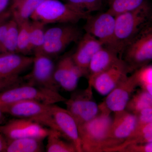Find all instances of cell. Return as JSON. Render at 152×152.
I'll return each instance as SVG.
<instances>
[{"label": "cell", "instance_id": "cell-1", "mask_svg": "<svg viewBox=\"0 0 152 152\" xmlns=\"http://www.w3.org/2000/svg\"><path fill=\"white\" fill-rule=\"evenodd\" d=\"M99 108V114L94 118L78 126L83 152H110L114 148L110 138L111 112L101 103Z\"/></svg>", "mask_w": 152, "mask_h": 152}, {"label": "cell", "instance_id": "cell-2", "mask_svg": "<svg viewBox=\"0 0 152 152\" xmlns=\"http://www.w3.org/2000/svg\"><path fill=\"white\" fill-rule=\"evenodd\" d=\"M148 5L115 16L113 39L109 47L121 54L125 48L147 24L151 18Z\"/></svg>", "mask_w": 152, "mask_h": 152}, {"label": "cell", "instance_id": "cell-3", "mask_svg": "<svg viewBox=\"0 0 152 152\" xmlns=\"http://www.w3.org/2000/svg\"><path fill=\"white\" fill-rule=\"evenodd\" d=\"M91 14L72 7L61 0H45L31 17L45 25L53 23L75 24L86 20Z\"/></svg>", "mask_w": 152, "mask_h": 152}, {"label": "cell", "instance_id": "cell-4", "mask_svg": "<svg viewBox=\"0 0 152 152\" xmlns=\"http://www.w3.org/2000/svg\"><path fill=\"white\" fill-rule=\"evenodd\" d=\"M66 100L58 91L23 83L0 92V108L21 101H35L55 104Z\"/></svg>", "mask_w": 152, "mask_h": 152}, {"label": "cell", "instance_id": "cell-5", "mask_svg": "<svg viewBox=\"0 0 152 152\" xmlns=\"http://www.w3.org/2000/svg\"><path fill=\"white\" fill-rule=\"evenodd\" d=\"M124 58L131 73L152 61V25H146L125 48Z\"/></svg>", "mask_w": 152, "mask_h": 152}, {"label": "cell", "instance_id": "cell-6", "mask_svg": "<svg viewBox=\"0 0 152 152\" xmlns=\"http://www.w3.org/2000/svg\"><path fill=\"white\" fill-rule=\"evenodd\" d=\"M52 105L35 101H21L0 108L4 114L35 121L51 129L56 130L52 115Z\"/></svg>", "mask_w": 152, "mask_h": 152}, {"label": "cell", "instance_id": "cell-7", "mask_svg": "<svg viewBox=\"0 0 152 152\" xmlns=\"http://www.w3.org/2000/svg\"><path fill=\"white\" fill-rule=\"evenodd\" d=\"M93 87L75 91L65 103L66 110L73 116L78 126L94 118L99 112V104L93 98Z\"/></svg>", "mask_w": 152, "mask_h": 152}, {"label": "cell", "instance_id": "cell-8", "mask_svg": "<svg viewBox=\"0 0 152 152\" xmlns=\"http://www.w3.org/2000/svg\"><path fill=\"white\" fill-rule=\"evenodd\" d=\"M32 70L23 78L26 83L58 91L60 88L55 81V66L51 57L40 52L35 51Z\"/></svg>", "mask_w": 152, "mask_h": 152}, {"label": "cell", "instance_id": "cell-9", "mask_svg": "<svg viewBox=\"0 0 152 152\" xmlns=\"http://www.w3.org/2000/svg\"><path fill=\"white\" fill-rule=\"evenodd\" d=\"M50 129L35 121L24 118L9 121L0 126V133L7 140L24 137L47 138Z\"/></svg>", "mask_w": 152, "mask_h": 152}, {"label": "cell", "instance_id": "cell-10", "mask_svg": "<svg viewBox=\"0 0 152 152\" xmlns=\"http://www.w3.org/2000/svg\"><path fill=\"white\" fill-rule=\"evenodd\" d=\"M84 29L100 41L104 46H109L113 39L115 17L107 11L87 18Z\"/></svg>", "mask_w": 152, "mask_h": 152}, {"label": "cell", "instance_id": "cell-11", "mask_svg": "<svg viewBox=\"0 0 152 152\" xmlns=\"http://www.w3.org/2000/svg\"><path fill=\"white\" fill-rule=\"evenodd\" d=\"M139 85L135 73L128 75L107 95L101 104L111 113L124 110Z\"/></svg>", "mask_w": 152, "mask_h": 152}, {"label": "cell", "instance_id": "cell-12", "mask_svg": "<svg viewBox=\"0 0 152 152\" xmlns=\"http://www.w3.org/2000/svg\"><path fill=\"white\" fill-rule=\"evenodd\" d=\"M131 73L129 68L121 58L116 63L96 77L93 88L102 96H107Z\"/></svg>", "mask_w": 152, "mask_h": 152}, {"label": "cell", "instance_id": "cell-13", "mask_svg": "<svg viewBox=\"0 0 152 152\" xmlns=\"http://www.w3.org/2000/svg\"><path fill=\"white\" fill-rule=\"evenodd\" d=\"M52 110L56 131L59 132L67 140L74 144L77 152H83L78 125L75 118L66 109L56 105L53 104Z\"/></svg>", "mask_w": 152, "mask_h": 152}, {"label": "cell", "instance_id": "cell-14", "mask_svg": "<svg viewBox=\"0 0 152 152\" xmlns=\"http://www.w3.org/2000/svg\"><path fill=\"white\" fill-rule=\"evenodd\" d=\"M83 76H84L83 73L76 64L71 55L63 58L56 66L55 81L60 88L67 91H75Z\"/></svg>", "mask_w": 152, "mask_h": 152}, {"label": "cell", "instance_id": "cell-15", "mask_svg": "<svg viewBox=\"0 0 152 152\" xmlns=\"http://www.w3.org/2000/svg\"><path fill=\"white\" fill-rule=\"evenodd\" d=\"M137 124V115L126 110L115 113L110 132V138L115 148L122 143L135 130Z\"/></svg>", "mask_w": 152, "mask_h": 152}, {"label": "cell", "instance_id": "cell-16", "mask_svg": "<svg viewBox=\"0 0 152 152\" xmlns=\"http://www.w3.org/2000/svg\"><path fill=\"white\" fill-rule=\"evenodd\" d=\"M79 42L75 51L71 56L84 76H87L91 60L94 55L104 45L97 39L87 33L82 36Z\"/></svg>", "mask_w": 152, "mask_h": 152}, {"label": "cell", "instance_id": "cell-17", "mask_svg": "<svg viewBox=\"0 0 152 152\" xmlns=\"http://www.w3.org/2000/svg\"><path fill=\"white\" fill-rule=\"evenodd\" d=\"M115 49L104 46L94 55L88 71V85L92 87L93 82L97 76L113 65L121 57Z\"/></svg>", "mask_w": 152, "mask_h": 152}, {"label": "cell", "instance_id": "cell-18", "mask_svg": "<svg viewBox=\"0 0 152 152\" xmlns=\"http://www.w3.org/2000/svg\"><path fill=\"white\" fill-rule=\"evenodd\" d=\"M34 57L19 53L0 56V79L12 78L33 64Z\"/></svg>", "mask_w": 152, "mask_h": 152}, {"label": "cell", "instance_id": "cell-19", "mask_svg": "<svg viewBox=\"0 0 152 152\" xmlns=\"http://www.w3.org/2000/svg\"><path fill=\"white\" fill-rule=\"evenodd\" d=\"M45 0H19L12 2L9 10L18 23L30 20L39 6Z\"/></svg>", "mask_w": 152, "mask_h": 152}, {"label": "cell", "instance_id": "cell-20", "mask_svg": "<svg viewBox=\"0 0 152 152\" xmlns=\"http://www.w3.org/2000/svg\"><path fill=\"white\" fill-rule=\"evenodd\" d=\"M43 140L24 137L7 140V152H41L44 151Z\"/></svg>", "mask_w": 152, "mask_h": 152}, {"label": "cell", "instance_id": "cell-21", "mask_svg": "<svg viewBox=\"0 0 152 152\" xmlns=\"http://www.w3.org/2000/svg\"><path fill=\"white\" fill-rule=\"evenodd\" d=\"M82 37V34L75 35L46 41L40 48L34 51L40 52L51 57L60 53L70 44L79 41Z\"/></svg>", "mask_w": 152, "mask_h": 152}, {"label": "cell", "instance_id": "cell-22", "mask_svg": "<svg viewBox=\"0 0 152 152\" xmlns=\"http://www.w3.org/2000/svg\"><path fill=\"white\" fill-rule=\"evenodd\" d=\"M46 151L48 152H77L74 144L64 140L59 132L50 129Z\"/></svg>", "mask_w": 152, "mask_h": 152}, {"label": "cell", "instance_id": "cell-23", "mask_svg": "<svg viewBox=\"0 0 152 152\" xmlns=\"http://www.w3.org/2000/svg\"><path fill=\"white\" fill-rule=\"evenodd\" d=\"M108 12L115 17L148 5L146 0H110Z\"/></svg>", "mask_w": 152, "mask_h": 152}, {"label": "cell", "instance_id": "cell-24", "mask_svg": "<svg viewBox=\"0 0 152 152\" xmlns=\"http://www.w3.org/2000/svg\"><path fill=\"white\" fill-rule=\"evenodd\" d=\"M19 26L18 23L12 18L9 21L8 28L1 48L0 56L8 54L18 53Z\"/></svg>", "mask_w": 152, "mask_h": 152}, {"label": "cell", "instance_id": "cell-25", "mask_svg": "<svg viewBox=\"0 0 152 152\" xmlns=\"http://www.w3.org/2000/svg\"><path fill=\"white\" fill-rule=\"evenodd\" d=\"M148 108H152V96L145 90L132 96L126 110L137 115L141 111Z\"/></svg>", "mask_w": 152, "mask_h": 152}, {"label": "cell", "instance_id": "cell-26", "mask_svg": "<svg viewBox=\"0 0 152 152\" xmlns=\"http://www.w3.org/2000/svg\"><path fill=\"white\" fill-rule=\"evenodd\" d=\"M45 25L38 21L32 20L30 25V50L34 51L40 48L45 42Z\"/></svg>", "mask_w": 152, "mask_h": 152}, {"label": "cell", "instance_id": "cell-27", "mask_svg": "<svg viewBox=\"0 0 152 152\" xmlns=\"http://www.w3.org/2000/svg\"><path fill=\"white\" fill-rule=\"evenodd\" d=\"M19 26L18 53L26 55L31 53L30 50V20L18 23Z\"/></svg>", "mask_w": 152, "mask_h": 152}, {"label": "cell", "instance_id": "cell-28", "mask_svg": "<svg viewBox=\"0 0 152 152\" xmlns=\"http://www.w3.org/2000/svg\"><path fill=\"white\" fill-rule=\"evenodd\" d=\"M77 34H82L81 31L74 24L55 27L45 31V41Z\"/></svg>", "mask_w": 152, "mask_h": 152}, {"label": "cell", "instance_id": "cell-29", "mask_svg": "<svg viewBox=\"0 0 152 152\" xmlns=\"http://www.w3.org/2000/svg\"><path fill=\"white\" fill-rule=\"evenodd\" d=\"M130 144L152 142V123L137 126L135 130L128 139Z\"/></svg>", "mask_w": 152, "mask_h": 152}, {"label": "cell", "instance_id": "cell-30", "mask_svg": "<svg viewBox=\"0 0 152 152\" xmlns=\"http://www.w3.org/2000/svg\"><path fill=\"white\" fill-rule=\"evenodd\" d=\"M74 7L91 14L100 10L104 0H61Z\"/></svg>", "mask_w": 152, "mask_h": 152}, {"label": "cell", "instance_id": "cell-31", "mask_svg": "<svg viewBox=\"0 0 152 152\" xmlns=\"http://www.w3.org/2000/svg\"><path fill=\"white\" fill-rule=\"evenodd\" d=\"M139 85L143 87L152 84V66L146 65L135 71Z\"/></svg>", "mask_w": 152, "mask_h": 152}, {"label": "cell", "instance_id": "cell-32", "mask_svg": "<svg viewBox=\"0 0 152 152\" xmlns=\"http://www.w3.org/2000/svg\"><path fill=\"white\" fill-rule=\"evenodd\" d=\"M119 152H152V142L128 145Z\"/></svg>", "mask_w": 152, "mask_h": 152}, {"label": "cell", "instance_id": "cell-33", "mask_svg": "<svg viewBox=\"0 0 152 152\" xmlns=\"http://www.w3.org/2000/svg\"><path fill=\"white\" fill-rule=\"evenodd\" d=\"M24 80L20 77L12 78L0 79V92L12 87L24 83Z\"/></svg>", "mask_w": 152, "mask_h": 152}, {"label": "cell", "instance_id": "cell-34", "mask_svg": "<svg viewBox=\"0 0 152 152\" xmlns=\"http://www.w3.org/2000/svg\"><path fill=\"white\" fill-rule=\"evenodd\" d=\"M137 126L152 123V108H148L141 111L137 115Z\"/></svg>", "mask_w": 152, "mask_h": 152}, {"label": "cell", "instance_id": "cell-35", "mask_svg": "<svg viewBox=\"0 0 152 152\" xmlns=\"http://www.w3.org/2000/svg\"><path fill=\"white\" fill-rule=\"evenodd\" d=\"M7 140L0 133V152H6Z\"/></svg>", "mask_w": 152, "mask_h": 152}, {"label": "cell", "instance_id": "cell-36", "mask_svg": "<svg viewBox=\"0 0 152 152\" xmlns=\"http://www.w3.org/2000/svg\"><path fill=\"white\" fill-rule=\"evenodd\" d=\"M12 18V13L10 10H7L6 12L0 15V25L4 22Z\"/></svg>", "mask_w": 152, "mask_h": 152}, {"label": "cell", "instance_id": "cell-37", "mask_svg": "<svg viewBox=\"0 0 152 152\" xmlns=\"http://www.w3.org/2000/svg\"><path fill=\"white\" fill-rule=\"evenodd\" d=\"M11 0H0V15L7 10Z\"/></svg>", "mask_w": 152, "mask_h": 152}, {"label": "cell", "instance_id": "cell-38", "mask_svg": "<svg viewBox=\"0 0 152 152\" xmlns=\"http://www.w3.org/2000/svg\"><path fill=\"white\" fill-rule=\"evenodd\" d=\"M145 90H146L151 96H152V84H149L146 85L145 86L143 87Z\"/></svg>", "mask_w": 152, "mask_h": 152}, {"label": "cell", "instance_id": "cell-39", "mask_svg": "<svg viewBox=\"0 0 152 152\" xmlns=\"http://www.w3.org/2000/svg\"><path fill=\"white\" fill-rule=\"evenodd\" d=\"M4 113H3L2 110L0 108V122L1 123L4 121Z\"/></svg>", "mask_w": 152, "mask_h": 152}, {"label": "cell", "instance_id": "cell-40", "mask_svg": "<svg viewBox=\"0 0 152 152\" xmlns=\"http://www.w3.org/2000/svg\"><path fill=\"white\" fill-rule=\"evenodd\" d=\"M107 1L108 2L109 1H110V0H104V1Z\"/></svg>", "mask_w": 152, "mask_h": 152}, {"label": "cell", "instance_id": "cell-41", "mask_svg": "<svg viewBox=\"0 0 152 152\" xmlns=\"http://www.w3.org/2000/svg\"><path fill=\"white\" fill-rule=\"evenodd\" d=\"M19 1V0H12V1Z\"/></svg>", "mask_w": 152, "mask_h": 152}, {"label": "cell", "instance_id": "cell-42", "mask_svg": "<svg viewBox=\"0 0 152 152\" xmlns=\"http://www.w3.org/2000/svg\"><path fill=\"white\" fill-rule=\"evenodd\" d=\"M0 124H1V122H0Z\"/></svg>", "mask_w": 152, "mask_h": 152}]
</instances>
